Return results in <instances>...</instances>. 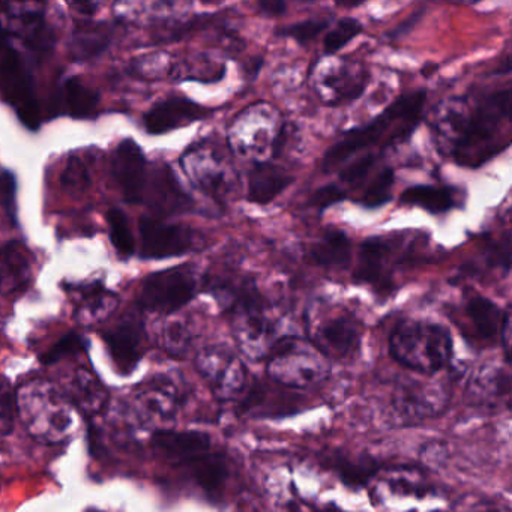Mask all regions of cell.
<instances>
[{
    "mask_svg": "<svg viewBox=\"0 0 512 512\" xmlns=\"http://www.w3.org/2000/svg\"><path fill=\"white\" fill-rule=\"evenodd\" d=\"M233 335L239 349L251 359H260L274 346V326L266 316L259 295L242 290L233 302Z\"/></svg>",
    "mask_w": 512,
    "mask_h": 512,
    "instance_id": "obj_9",
    "label": "cell"
},
{
    "mask_svg": "<svg viewBox=\"0 0 512 512\" xmlns=\"http://www.w3.org/2000/svg\"><path fill=\"white\" fill-rule=\"evenodd\" d=\"M185 464H188L191 476L203 491L208 494L220 493L227 478V463L223 455L203 452Z\"/></svg>",
    "mask_w": 512,
    "mask_h": 512,
    "instance_id": "obj_24",
    "label": "cell"
},
{
    "mask_svg": "<svg viewBox=\"0 0 512 512\" xmlns=\"http://www.w3.org/2000/svg\"><path fill=\"white\" fill-rule=\"evenodd\" d=\"M196 235L193 230L176 224H167L154 218L140 221V241H142V259H169L184 256L196 247Z\"/></svg>",
    "mask_w": 512,
    "mask_h": 512,
    "instance_id": "obj_13",
    "label": "cell"
},
{
    "mask_svg": "<svg viewBox=\"0 0 512 512\" xmlns=\"http://www.w3.org/2000/svg\"><path fill=\"white\" fill-rule=\"evenodd\" d=\"M389 352L403 367L437 373L451 362V332L439 323L403 320L392 332Z\"/></svg>",
    "mask_w": 512,
    "mask_h": 512,
    "instance_id": "obj_3",
    "label": "cell"
},
{
    "mask_svg": "<svg viewBox=\"0 0 512 512\" xmlns=\"http://www.w3.org/2000/svg\"><path fill=\"white\" fill-rule=\"evenodd\" d=\"M335 4L341 8H347V10H352V8L361 7L368 0H334Z\"/></svg>",
    "mask_w": 512,
    "mask_h": 512,
    "instance_id": "obj_45",
    "label": "cell"
},
{
    "mask_svg": "<svg viewBox=\"0 0 512 512\" xmlns=\"http://www.w3.org/2000/svg\"><path fill=\"white\" fill-rule=\"evenodd\" d=\"M110 355L116 368L122 374H130L136 370L142 358V328L134 319H125L106 335Z\"/></svg>",
    "mask_w": 512,
    "mask_h": 512,
    "instance_id": "obj_17",
    "label": "cell"
},
{
    "mask_svg": "<svg viewBox=\"0 0 512 512\" xmlns=\"http://www.w3.org/2000/svg\"><path fill=\"white\" fill-rule=\"evenodd\" d=\"M16 191V176H14L13 173L5 172L4 175L0 176V193H2L5 208H7L8 215H10L11 221H13L14 224L17 223Z\"/></svg>",
    "mask_w": 512,
    "mask_h": 512,
    "instance_id": "obj_42",
    "label": "cell"
},
{
    "mask_svg": "<svg viewBox=\"0 0 512 512\" xmlns=\"http://www.w3.org/2000/svg\"><path fill=\"white\" fill-rule=\"evenodd\" d=\"M0 92L29 128L38 127V104L22 61L13 47L0 43Z\"/></svg>",
    "mask_w": 512,
    "mask_h": 512,
    "instance_id": "obj_12",
    "label": "cell"
},
{
    "mask_svg": "<svg viewBox=\"0 0 512 512\" xmlns=\"http://www.w3.org/2000/svg\"><path fill=\"white\" fill-rule=\"evenodd\" d=\"M86 347H88V341L82 335L70 332L62 340H59L49 352L41 356V362L46 365H52L55 362L61 361L65 356L83 352V350H86Z\"/></svg>",
    "mask_w": 512,
    "mask_h": 512,
    "instance_id": "obj_36",
    "label": "cell"
},
{
    "mask_svg": "<svg viewBox=\"0 0 512 512\" xmlns=\"http://www.w3.org/2000/svg\"><path fill=\"white\" fill-rule=\"evenodd\" d=\"M455 4H463V5H475L479 4L481 0H452Z\"/></svg>",
    "mask_w": 512,
    "mask_h": 512,
    "instance_id": "obj_46",
    "label": "cell"
},
{
    "mask_svg": "<svg viewBox=\"0 0 512 512\" xmlns=\"http://www.w3.org/2000/svg\"><path fill=\"white\" fill-rule=\"evenodd\" d=\"M334 467L341 481L350 487H364L377 472V464L370 458L337 457Z\"/></svg>",
    "mask_w": 512,
    "mask_h": 512,
    "instance_id": "obj_31",
    "label": "cell"
},
{
    "mask_svg": "<svg viewBox=\"0 0 512 512\" xmlns=\"http://www.w3.org/2000/svg\"><path fill=\"white\" fill-rule=\"evenodd\" d=\"M152 443L167 457L185 464L191 458L209 451L211 437L200 431L160 430L152 437Z\"/></svg>",
    "mask_w": 512,
    "mask_h": 512,
    "instance_id": "obj_22",
    "label": "cell"
},
{
    "mask_svg": "<svg viewBox=\"0 0 512 512\" xmlns=\"http://www.w3.org/2000/svg\"><path fill=\"white\" fill-rule=\"evenodd\" d=\"M302 2H308V0H302Z\"/></svg>",
    "mask_w": 512,
    "mask_h": 512,
    "instance_id": "obj_47",
    "label": "cell"
},
{
    "mask_svg": "<svg viewBox=\"0 0 512 512\" xmlns=\"http://www.w3.org/2000/svg\"><path fill=\"white\" fill-rule=\"evenodd\" d=\"M257 5L263 16L281 17L287 11V0H257Z\"/></svg>",
    "mask_w": 512,
    "mask_h": 512,
    "instance_id": "obj_44",
    "label": "cell"
},
{
    "mask_svg": "<svg viewBox=\"0 0 512 512\" xmlns=\"http://www.w3.org/2000/svg\"><path fill=\"white\" fill-rule=\"evenodd\" d=\"M64 97L65 106L74 118H89L97 110V94L79 79L70 80L65 85Z\"/></svg>",
    "mask_w": 512,
    "mask_h": 512,
    "instance_id": "obj_29",
    "label": "cell"
},
{
    "mask_svg": "<svg viewBox=\"0 0 512 512\" xmlns=\"http://www.w3.org/2000/svg\"><path fill=\"white\" fill-rule=\"evenodd\" d=\"M211 115V110L187 98H169L152 107L146 115L145 127L149 134L160 136L178 128L187 127Z\"/></svg>",
    "mask_w": 512,
    "mask_h": 512,
    "instance_id": "obj_16",
    "label": "cell"
},
{
    "mask_svg": "<svg viewBox=\"0 0 512 512\" xmlns=\"http://www.w3.org/2000/svg\"><path fill=\"white\" fill-rule=\"evenodd\" d=\"M331 26L329 19H310L302 20V22L295 23V25L286 26L277 32L278 37L290 38L296 41L301 46L313 43L320 34L326 32V29Z\"/></svg>",
    "mask_w": 512,
    "mask_h": 512,
    "instance_id": "obj_35",
    "label": "cell"
},
{
    "mask_svg": "<svg viewBox=\"0 0 512 512\" xmlns=\"http://www.w3.org/2000/svg\"><path fill=\"white\" fill-rule=\"evenodd\" d=\"M16 403L29 431L38 439L61 442L73 430L71 407L49 383L35 382L25 386Z\"/></svg>",
    "mask_w": 512,
    "mask_h": 512,
    "instance_id": "obj_5",
    "label": "cell"
},
{
    "mask_svg": "<svg viewBox=\"0 0 512 512\" xmlns=\"http://www.w3.org/2000/svg\"><path fill=\"white\" fill-rule=\"evenodd\" d=\"M370 83V71L362 62L325 55L308 74V85L320 103L343 106L358 100Z\"/></svg>",
    "mask_w": 512,
    "mask_h": 512,
    "instance_id": "obj_6",
    "label": "cell"
},
{
    "mask_svg": "<svg viewBox=\"0 0 512 512\" xmlns=\"http://www.w3.org/2000/svg\"><path fill=\"white\" fill-rule=\"evenodd\" d=\"M62 185L65 190L73 194H80L88 188L89 175L85 164L80 160H71L62 176Z\"/></svg>",
    "mask_w": 512,
    "mask_h": 512,
    "instance_id": "obj_39",
    "label": "cell"
},
{
    "mask_svg": "<svg viewBox=\"0 0 512 512\" xmlns=\"http://www.w3.org/2000/svg\"><path fill=\"white\" fill-rule=\"evenodd\" d=\"M395 175L394 170L385 167L382 172L377 173L373 179H371L368 187L365 188L362 193L361 203L365 208H380V206L386 205L392 197V187H394Z\"/></svg>",
    "mask_w": 512,
    "mask_h": 512,
    "instance_id": "obj_32",
    "label": "cell"
},
{
    "mask_svg": "<svg viewBox=\"0 0 512 512\" xmlns=\"http://www.w3.org/2000/svg\"><path fill=\"white\" fill-rule=\"evenodd\" d=\"M362 31H364V26L359 20L352 19V17H344V19L338 20L326 29L323 53L325 55H337L343 47L358 38Z\"/></svg>",
    "mask_w": 512,
    "mask_h": 512,
    "instance_id": "obj_30",
    "label": "cell"
},
{
    "mask_svg": "<svg viewBox=\"0 0 512 512\" xmlns=\"http://www.w3.org/2000/svg\"><path fill=\"white\" fill-rule=\"evenodd\" d=\"M346 197V191L338 185H325L311 196L310 205L323 211V209L329 208L335 203L343 202Z\"/></svg>",
    "mask_w": 512,
    "mask_h": 512,
    "instance_id": "obj_41",
    "label": "cell"
},
{
    "mask_svg": "<svg viewBox=\"0 0 512 512\" xmlns=\"http://www.w3.org/2000/svg\"><path fill=\"white\" fill-rule=\"evenodd\" d=\"M181 164L194 187L217 202L226 200L238 184L232 161L214 143L193 146L182 157Z\"/></svg>",
    "mask_w": 512,
    "mask_h": 512,
    "instance_id": "obj_8",
    "label": "cell"
},
{
    "mask_svg": "<svg viewBox=\"0 0 512 512\" xmlns=\"http://www.w3.org/2000/svg\"><path fill=\"white\" fill-rule=\"evenodd\" d=\"M391 245L382 238H370L362 242L359 250L355 281L371 286H389L388 263Z\"/></svg>",
    "mask_w": 512,
    "mask_h": 512,
    "instance_id": "obj_21",
    "label": "cell"
},
{
    "mask_svg": "<svg viewBox=\"0 0 512 512\" xmlns=\"http://www.w3.org/2000/svg\"><path fill=\"white\" fill-rule=\"evenodd\" d=\"M32 257L28 248L11 242L0 253V292L17 295L31 283Z\"/></svg>",
    "mask_w": 512,
    "mask_h": 512,
    "instance_id": "obj_18",
    "label": "cell"
},
{
    "mask_svg": "<svg viewBox=\"0 0 512 512\" xmlns=\"http://www.w3.org/2000/svg\"><path fill=\"white\" fill-rule=\"evenodd\" d=\"M109 31L100 25H83L74 34L73 52L77 59H88L103 52L109 44Z\"/></svg>",
    "mask_w": 512,
    "mask_h": 512,
    "instance_id": "obj_28",
    "label": "cell"
},
{
    "mask_svg": "<svg viewBox=\"0 0 512 512\" xmlns=\"http://www.w3.org/2000/svg\"><path fill=\"white\" fill-rule=\"evenodd\" d=\"M112 169L125 200L139 203L145 191L146 158L134 140L119 143L113 154Z\"/></svg>",
    "mask_w": 512,
    "mask_h": 512,
    "instance_id": "obj_15",
    "label": "cell"
},
{
    "mask_svg": "<svg viewBox=\"0 0 512 512\" xmlns=\"http://www.w3.org/2000/svg\"><path fill=\"white\" fill-rule=\"evenodd\" d=\"M466 313L479 337L493 340L499 334L503 313L490 299L475 296L467 304Z\"/></svg>",
    "mask_w": 512,
    "mask_h": 512,
    "instance_id": "obj_27",
    "label": "cell"
},
{
    "mask_svg": "<svg viewBox=\"0 0 512 512\" xmlns=\"http://www.w3.org/2000/svg\"><path fill=\"white\" fill-rule=\"evenodd\" d=\"M500 338H502L503 349H505V361L511 362V310L506 308L500 323Z\"/></svg>",
    "mask_w": 512,
    "mask_h": 512,
    "instance_id": "obj_43",
    "label": "cell"
},
{
    "mask_svg": "<svg viewBox=\"0 0 512 512\" xmlns=\"http://www.w3.org/2000/svg\"><path fill=\"white\" fill-rule=\"evenodd\" d=\"M118 302L119 299L115 293L107 292L101 286L86 287L76 317L82 323L101 322L112 316L113 311L118 307Z\"/></svg>",
    "mask_w": 512,
    "mask_h": 512,
    "instance_id": "obj_26",
    "label": "cell"
},
{
    "mask_svg": "<svg viewBox=\"0 0 512 512\" xmlns=\"http://www.w3.org/2000/svg\"><path fill=\"white\" fill-rule=\"evenodd\" d=\"M362 328L355 316L337 313L325 317L316 332H313L314 346L325 356L343 359L353 355L361 343Z\"/></svg>",
    "mask_w": 512,
    "mask_h": 512,
    "instance_id": "obj_14",
    "label": "cell"
},
{
    "mask_svg": "<svg viewBox=\"0 0 512 512\" xmlns=\"http://www.w3.org/2000/svg\"><path fill=\"white\" fill-rule=\"evenodd\" d=\"M352 244L346 233L331 230L311 247L310 259L323 268H343L349 265Z\"/></svg>",
    "mask_w": 512,
    "mask_h": 512,
    "instance_id": "obj_25",
    "label": "cell"
},
{
    "mask_svg": "<svg viewBox=\"0 0 512 512\" xmlns=\"http://www.w3.org/2000/svg\"><path fill=\"white\" fill-rule=\"evenodd\" d=\"M401 203L424 209L430 214H445L455 206V191L451 187L415 185L407 188L400 197Z\"/></svg>",
    "mask_w": 512,
    "mask_h": 512,
    "instance_id": "obj_23",
    "label": "cell"
},
{
    "mask_svg": "<svg viewBox=\"0 0 512 512\" xmlns=\"http://www.w3.org/2000/svg\"><path fill=\"white\" fill-rule=\"evenodd\" d=\"M197 278L190 266L164 269L149 275L140 292V307L158 313H173L193 301Z\"/></svg>",
    "mask_w": 512,
    "mask_h": 512,
    "instance_id": "obj_10",
    "label": "cell"
},
{
    "mask_svg": "<svg viewBox=\"0 0 512 512\" xmlns=\"http://www.w3.org/2000/svg\"><path fill=\"white\" fill-rule=\"evenodd\" d=\"M292 182V176L281 167L275 166L272 161L254 163L248 175V200L256 205H269Z\"/></svg>",
    "mask_w": 512,
    "mask_h": 512,
    "instance_id": "obj_19",
    "label": "cell"
},
{
    "mask_svg": "<svg viewBox=\"0 0 512 512\" xmlns=\"http://www.w3.org/2000/svg\"><path fill=\"white\" fill-rule=\"evenodd\" d=\"M76 398L80 406L88 412H97L106 403L107 394L98 380H95L91 374L80 370L76 374Z\"/></svg>",
    "mask_w": 512,
    "mask_h": 512,
    "instance_id": "obj_33",
    "label": "cell"
},
{
    "mask_svg": "<svg viewBox=\"0 0 512 512\" xmlns=\"http://www.w3.org/2000/svg\"><path fill=\"white\" fill-rule=\"evenodd\" d=\"M284 139L281 113L266 101L245 107L229 127L230 152L251 163L271 161L280 151Z\"/></svg>",
    "mask_w": 512,
    "mask_h": 512,
    "instance_id": "obj_4",
    "label": "cell"
},
{
    "mask_svg": "<svg viewBox=\"0 0 512 512\" xmlns=\"http://www.w3.org/2000/svg\"><path fill=\"white\" fill-rule=\"evenodd\" d=\"M109 226L110 241L118 251L119 257L128 259L133 256L136 244H134L133 232H131L127 215L121 209H112L109 212Z\"/></svg>",
    "mask_w": 512,
    "mask_h": 512,
    "instance_id": "obj_34",
    "label": "cell"
},
{
    "mask_svg": "<svg viewBox=\"0 0 512 512\" xmlns=\"http://www.w3.org/2000/svg\"><path fill=\"white\" fill-rule=\"evenodd\" d=\"M431 131L437 149L458 166H484L511 145V88L446 98L434 109Z\"/></svg>",
    "mask_w": 512,
    "mask_h": 512,
    "instance_id": "obj_1",
    "label": "cell"
},
{
    "mask_svg": "<svg viewBox=\"0 0 512 512\" xmlns=\"http://www.w3.org/2000/svg\"><path fill=\"white\" fill-rule=\"evenodd\" d=\"M377 157L374 154L364 155L349 166L341 169L340 179L347 185H358L367 178L368 173L376 166Z\"/></svg>",
    "mask_w": 512,
    "mask_h": 512,
    "instance_id": "obj_38",
    "label": "cell"
},
{
    "mask_svg": "<svg viewBox=\"0 0 512 512\" xmlns=\"http://www.w3.org/2000/svg\"><path fill=\"white\" fill-rule=\"evenodd\" d=\"M196 365L220 400H232L247 386L245 365L226 347L215 346L202 350L197 356Z\"/></svg>",
    "mask_w": 512,
    "mask_h": 512,
    "instance_id": "obj_11",
    "label": "cell"
},
{
    "mask_svg": "<svg viewBox=\"0 0 512 512\" xmlns=\"http://www.w3.org/2000/svg\"><path fill=\"white\" fill-rule=\"evenodd\" d=\"M167 350L173 355H184L190 346V332L187 326L181 322L170 323L164 332Z\"/></svg>",
    "mask_w": 512,
    "mask_h": 512,
    "instance_id": "obj_40",
    "label": "cell"
},
{
    "mask_svg": "<svg viewBox=\"0 0 512 512\" xmlns=\"http://www.w3.org/2000/svg\"><path fill=\"white\" fill-rule=\"evenodd\" d=\"M16 397L5 380H0V434L11 433L16 415Z\"/></svg>",
    "mask_w": 512,
    "mask_h": 512,
    "instance_id": "obj_37",
    "label": "cell"
},
{
    "mask_svg": "<svg viewBox=\"0 0 512 512\" xmlns=\"http://www.w3.org/2000/svg\"><path fill=\"white\" fill-rule=\"evenodd\" d=\"M427 92L413 91L389 104L370 124L346 133L326 151L323 172L328 173L371 148H388L407 139L424 115Z\"/></svg>",
    "mask_w": 512,
    "mask_h": 512,
    "instance_id": "obj_2",
    "label": "cell"
},
{
    "mask_svg": "<svg viewBox=\"0 0 512 512\" xmlns=\"http://www.w3.org/2000/svg\"><path fill=\"white\" fill-rule=\"evenodd\" d=\"M394 404L404 418H427L442 412L446 398L437 386L403 385L397 389Z\"/></svg>",
    "mask_w": 512,
    "mask_h": 512,
    "instance_id": "obj_20",
    "label": "cell"
},
{
    "mask_svg": "<svg viewBox=\"0 0 512 512\" xmlns=\"http://www.w3.org/2000/svg\"><path fill=\"white\" fill-rule=\"evenodd\" d=\"M269 355V377L287 388H310L328 376L326 356L298 338L275 341Z\"/></svg>",
    "mask_w": 512,
    "mask_h": 512,
    "instance_id": "obj_7",
    "label": "cell"
}]
</instances>
